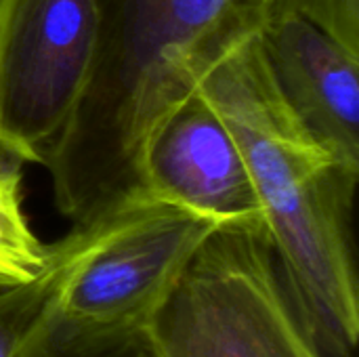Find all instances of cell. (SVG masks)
Masks as SVG:
<instances>
[{"instance_id":"obj_1","label":"cell","mask_w":359,"mask_h":357,"mask_svg":"<svg viewBox=\"0 0 359 357\" xmlns=\"http://www.w3.org/2000/svg\"><path fill=\"white\" fill-rule=\"evenodd\" d=\"M271 8L273 0H99L90 80L44 164L57 210L76 223L147 189L158 126L263 32Z\"/></svg>"},{"instance_id":"obj_2","label":"cell","mask_w":359,"mask_h":357,"mask_svg":"<svg viewBox=\"0 0 359 357\" xmlns=\"http://www.w3.org/2000/svg\"><path fill=\"white\" fill-rule=\"evenodd\" d=\"M198 90L248 162L284 284L326 357H353L359 290L351 238L358 183L282 97L259 36L223 57Z\"/></svg>"},{"instance_id":"obj_3","label":"cell","mask_w":359,"mask_h":357,"mask_svg":"<svg viewBox=\"0 0 359 357\" xmlns=\"http://www.w3.org/2000/svg\"><path fill=\"white\" fill-rule=\"evenodd\" d=\"M158 357H326L265 223L217 225L147 322Z\"/></svg>"},{"instance_id":"obj_4","label":"cell","mask_w":359,"mask_h":357,"mask_svg":"<svg viewBox=\"0 0 359 357\" xmlns=\"http://www.w3.org/2000/svg\"><path fill=\"white\" fill-rule=\"evenodd\" d=\"M217 225L151 189L114 200L59 238L57 307L78 322L147 324Z\"/></svg>"},{"instance_id":"obj_5","label":"cell","mask_w":359,"mask_h":357,"mask_svg":"<svg viewBox=\"0 0 359 357\" xmlns=\"http://www.w3.org/2000/svg\"><path fill=\"white\" fill-rule=\"evenodd\" d=\"M99 42V0H0V154L46 164L80 105Z\"/></svg>"},{"instance_id":"obj_6","label":"cell","mask_w":359,"mask_h":357,"mask_svg":"<svg viewBox=\"0 0 359 357\" xmlns=\"http://www.w3.org/2000/svg\"><path fill=\"white\" fill-rule=\"evenodd\" d=\"M147 189L219 225L265 223L244 151L208 99L196 90L154 133Z\"/></svg>"},{"instance_id":"obj_7","label":"cell","mask_w":359,"mask_h":357,"mask_svg":"<svg viewBox=\"0 0 359 357\" xmlns=\"http://www.w3.org/2000/svg\"><path fill=\"white\" fill-rule=\"evenodd\" d=\"M269 72L299 120L359 179V55L301 15L271 17L259 34Z\"/></svg>"},{"instance_id":"obj_8","label":"cell","mask_w":359,"mask_h":357,"mask_svg":"<svg viewBox=\"0 0 359 357\" xmlns=\"http://www.w3.org/2000/svg\"><path fill=\"white\" fill-rule=\"evenodd\" d=\"M13 357H158L147 324H90L61 314L57 295Z\"/></svg>"},{"instance_id":"obj_9","label":"cell","mask_w":359,"mask_h":357,"mask_svg":"<svg viewBox=\"0 0 359 357\" xmlns=\"http://www.w3.org/2000/svg\"><path fill=\"white\" fill-rule=\"evenodd\" d=\"M48 263V244L23 210V164L0 154V290L32 282Z\"/></svg>"},{"instance_id":"obj_10","label":"cell","mask_w":359,"mask_h":357,"mask_svg":"<svg viewBox=\"0 0 359 357\" xmlns=\"http://www.w3.org/2000/svg\"><path fill=\"white\" fill-rule=\"evenodd\" d=\"M65 274L63 248L48 244V263L27 284L0 290V357H13L59 292Z\"/></svg>"},{"instance_id":"obj_11","label":"cell","mask_w":359,"mask_h":357,"mask_svg":"<svg viewBox=\"0 0 359 357\" xmlns=\"http://www.w3.org/2000/svg\"><path fill=\"white\" fill-rule=\"evenodd\" d=\"M301 15L359 55V0H273L271 17Z\"/></svg>"}]
</instances>
